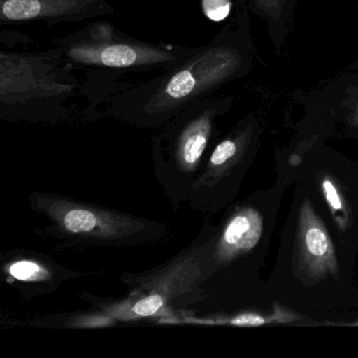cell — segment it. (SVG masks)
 Segmentation results:
<instances>
[{"label":"cell","mask_w":358,"mask_h":358,"mask_svg":"<svg viewBox=\"0 0 358 358\" xmlns=\"http://www.w3.org/2000/svg\"><path fill=\"white\" fill-rule=\"evenodd\" d=\"M244 27V20L230 22L211 43L190 49L183 59L160 76L120 94L113 110L134 122L158 127L189 106L213 97L248 69Z\"/></svg>","instance_id":"6da1fadb"},{"label":"cell","mask_w":358,"mask_h":358,"mask_svg":"<svg viewBox=\"0 0 358 358\" xmlns=\"http://www.w3.org/2000/svg\"><path fill=\"white\" fill-rule=\"evenodd\" d=\"M64 59L90 68L163 71L183 59L190 49L138 41L108 22H95L54 39Z\"/></svg>","instance_id":"7a4b0ae2"},{"label":"cell","mask_w":358,"mask_h":358,"mask_svg":"<svg viewBox=\"0 0 358 358\" xmlns=\"http://www.w3.org/2000/svg\"><path fill=\"white\" fill-rule=\"evenodd\" d=\"M115 13L108 0H0L1 24L78 22Z\"/></svg>","instance_id":"3957f363"},{"label":"cell","mask_w":358,"mask_h":358,"mask_svg":"<svg viewBox=\"0 0 358 358\" xmlns=\"http://www.w3.org/2000/svg\"><path fill=\"white\" fill-rule=\"evenodd\" d=\"M62 209L56 219L62 227L73 234L78 236H95V238H115L117 230L110 229L108 224H116L110 221V215L87 208V207L62 206Z\"/></svg>","instance_id":"277c9868"},{"label":"cell","mask_w":358,"mask_h":358,"mask_svg":"<svg viewBox=\"0 0 358 358\" xmlns=\"http://www.w3.org/2000/svg\"><path fill=\"white\" fill-rule=\"evenodd\" d=\"M290 3V0H248L253 11L263 14L272 22L282 20V14L289 11Z\"/></svg>","instance_id":"5b68a950"},{"label":"cell","mask_w":358,"mask_h":358,"mask_svg":"<svg viewBox=\"0 0 358 358\" xmlns=\"http://www.w3.org/2000/svg\"><path fill=\"white\" fill-rule=\"evenodd\" d=\"M249 231H250V221L248 217L245 215H238L226 228L224 240L227 244L240 246L242 244V240L248 236Z\"/></svg>","instance_id":"8992f818"},{"label":"cell","mask_w":358,"mask_h":358,"mask_svg":"<svg viewBox=\"0 0 358 358\" xmlns=\"http://www.w3.org/2000/svg\"><path fill=\"white\" fill-rule=\"evenodd\" d=\"M203 13L213 22H222L229 16L231 0H201Z\"/></svg>","instance_id":"52a82bcc"},{"label":"cell","mask_w":358,"mask_h":358,"mask_svg":"<svg viewBox=\"0 0 358 358\" xmlns=\"http://www.w3.org/2000/svg\"><path fill=\"white\" fill-rule=\"evenodd\" d=\"M306 244L313 255H324L328 249V240L326 234L317 227H312L306 234Z\"/></svg>","instance_id":"ba28073f"},{"label":"cell","mask_w":358,"mask_h":358,"mask_svg":"<svg viewBox=\"0 0 358 358\" xmlns=\"http://www.w3.org/2000/svg\"><path fill=\"white\" fill-rule=\"evenodd\" d=\"M162 306V297L159 294H152L138 301L134 306L133 311L138 316H150L156 314Z\"/></svg>","instance_id":"9c48e42d"},{"label":"cell","mask_w":358,"mask_h":358,"mask_svg":"<svg viewBox=\"0 0 358 358\" xmlns=\"http://www.w3.org/2000/svg\"><path fill=\"white\" fill-rule=\"evenodd\" d=\"M236 152V144L232 139H226L222 141L213 150L210 157V163L213 166H220L232 158Z\"/></svg>","instance_id":"30bf717a"},{"label":"cell","mask_w":358,"mask_h":358,"mask_svg":"<svg viewBox=\"0 0 358 358\" xmlns=\"http://www.w3.org/2000/svg\"><path fill=\"white\" fill-rule=\"evenodd\" d=\"M41 271L43 270L38 265L28 261L18 262L10 268L12 275L22 280H34Z\"/></svg>","instance_id":"8fae6325"},{"label":"cell","mask_w":358,"mask_h":358,"mask_svg":"<svg viewBox=\"0 0 358 358\" xmlns=\"http://www.w3.org/2000/svg\"><path fill=\"white\" fill-rule=\"evenodd\" d=\"M324 188L327 201H328L329 204H330L333 208L339 210V209L341 208V202L336 190H335L334 186H333L330 182L326 181L324 183Z\"/></svg>","instance_id":"7c38bea8"},{"label":"cell","mask_w":358,"mask_h":358,"mask_svg":"<svg viewBox=\"0 0 358 358\" xmlns=\"http://www.w3.org/2000/svg\"><path fill=\"white\" fill-rule=\"evenodd\" d=\"M263 322V318L257 315H243L234 320V324L238 326H259Z\"/></svg>","instance_id":"4fadbf2b"}]
</instances>
